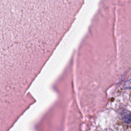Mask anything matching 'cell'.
Wrapping results in <instances>:
<instances>
[{
	"instance_id": "cell-1",
	"label": "cell",
	"mask_w": 131,
	"mask_h": 131,
	"mask_svg": "<svg viewBox=\"0 0 131 131\" xmlns=\"http://www.w3.org/2000/svg\"><path fill=\"white\" fill-rule=\"evenodd\" d=\"M122 119L123 121L127 123H129L131 122V114L128 111H124L122 114Z\"/></svg>"
}]
</instances>
